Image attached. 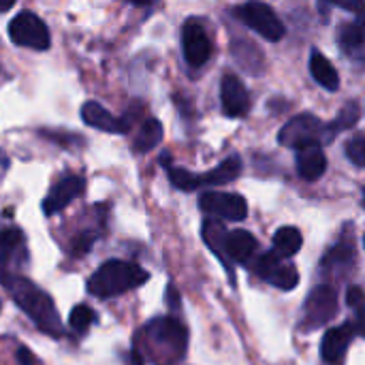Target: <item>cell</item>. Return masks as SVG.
<instances>
[{
	"instance_id": "obj_4",
	"label": "cell",
	"mask_w": 365,
	"mask_h": 365,
	"mask_svg": "<svg viewBox=\"0 0 365 365\" xmlns=\"http://www.w3.org/2000/svg\"><path fill=\"white\" fill-rule=\"evenodd\" d=\"M338 314V293L329 284H319L312 289L304 304V314H302V329L312 331L319 329Z\"/></svg>"
},
{
	"instance_id": "obj_35",
	"label": "cell",
	"mask_w": 365,
	"mask_h": 365,
	"mask_svg": "<svg viewBox=\"0 0 365 365\" xmlns=\"http://www.w3.org/2000/svg\"><path fill=\"white\" fill-rule=\"evenodd\" d=\"M13 0H6V2H0V13H4V11H9V9H13Z\"/></svg>"
},
{
	"instance_id": "obj_30",
	"label": "cell",
	"mask_w": 365,
	"mask_h": 365,
	"mask_svg": "<svg viewBox=\"0 0 365 365\" xmlns=\"http://www.w3.org/2000/svg\"><path fill=\"white\" fill-rule=\"evenodd\" d=\"M92 246H94V235L92 233H79L77 237H73V255L75 257L88 255Z\"/></svg>"
},
{
	"instance_id": "obj_27",
	"label": "cell",
	"mask_w": 365,
	"mask_h": 365,
	"mask_svg": "<svg viewBox=\"0 0 365 365\" xmlns=\"http://www.w3.org/2000/svg\"><path fill=\"white\" fill-rule=\"evenodd\" d=\"M351 263H353V250L346 244H340V246L331 248L325 255V259H323V267L325 269L327 267H331V269H336V267H349Z\"/></svg>"
},
{
	"instance_id": "obj_6",
	"label": "cell",
	"mask_w": 365,
	"mask_h": 365,
	"mask_svg": "<svg viewBox=\"0 0 365 365\" xmlns=\"http://www.w3.org/2000/svg\"><path fill=\"white\" fill-rule=\"evenodd\" d=\"M235 15L242 24H246L250 30L259 32L263 38L267 41H280L284 36V24L280 21V17L272 11V6L263 4V2H246L242 6L235 9Z\"/></svg>"
},
{
	"instance_id": "obj_12",
	"label": "cell",
	"mask_w": 365,
	"mask_h": 365,
	"mask_svg": "<svg viewBox=\"0 0 365 365\" xmlns=\"http://www.w3.org/2000/svg\"><path fill=\"white\" fill-rule=\"evenodd\" d=\"M83 186H86V182H83V178H79V175H68V178L60 180V182L49 190V195L43 199V203H41V205H43V212H45L47 216L62 212L75 197H79V195L83 192Z\"/></svg>"
},
{
	"instance_id": "obj_32",
	"label": "cell",
	"mask_w": 365,
	"mask_h": 365,
	"mask_svg": "<svg viewBox=\"0 0 365 365\" xmlns=\"http://www.w3.org/2000/svg\"><path fill=\"white\" fill-rule=\"evenodd\" d=\"M167 304H169L171 308H180V293L173 289V284L167 287Z\"/></svg>"
},
{
	"instance_id": "obj_1",
	"label": "cell",
	"mask_w": 365,
	"mask_h": 365,
	"mask_svg": "<svg viewBox=\"0 0 365 365\" xmlns=\"http://www.w3.org/2000/svg\"><path fill=\"white\" fill-rule=\"evenodd\" d=\"M0 282L6 287L13 302L34 321V325L41 331H45L47 336H53V338L62 336L60 314L53 306V299L45 291H41L30 280H26L21 276H13V274H0Z\"/></svg>"
},
{
	"instance_id": "obj_7",
	"label": "cell",
	"mask_w": 365,
	"mask_h": 365,
	"mask_svg": "<svg viewBox=\"0 0 365 365\" xmlns=\"http://www.w3.org/2000/svg\"><path fill=\"white\" fill-rule=\"evenodd\" d=\"M148 336H150V342L154 346H158L163 353H169L171 357H182L186 351L188 331L180 321H175L171 317H163L158 321H152L148 325Z\"/></svg>"
},
{
	"instance_id": "obj_8",
	"label": "cell",
	"mask_w": 365,
	"mask_h": 365,
	"mask_svg": "<svg viewBox=\"0 0 365 365\" xmlns=\"http://www.w3.org/2000/svg\"><path fill=\"white\" fill-rule=\"evenodd\" d=\"M199 205L205 214L218 216L225 220L240 222L248 216V203L244 197L235 192H220V190H207L199 197Z\"/></svg>"
},
{
	"instance_id": "obj_10",
	"label": "cell",
	"mask_w": 365,
	"mask_h": 365,
	"mask_svg": "<svg viewBox=\"0 0 365 365\" xmlns=\"http://www.w3.org/2000/svg\"><path fill=\"white\" fill-rule=\"evenodd\" d=\"M182 47H184V58L190 66L199 68L203 66L210 56H212V45L210 38L203 30V26L197 19H188L182 28Z\"/></svg>"
},
{
	"instance_id": "obj_24",
	"label": "cell",
	"mask_w": 365,
	"mask_h": 365,
	"mask_svg": "<svg viewBox=\"0 0 365 365\" xmlns=\"http://www.w3.org/2000/svg\"><path fill=\"white\" fill-rule=\"evenodd\" d=\"M359 118H361V107H359L357 103H349V105L342 107V111L336 115V120L329 124V128H331L334 135H338V133H342V130L353 128V126L359 122Z\"/></svg>"
},
{
	"instance_id": "obj_36",
	"label": "cell",
	"mask_w": 365,
	"mask_h": 365,
	"mask_svg": "<svg viewBox=\"0 0 365 365\" xmlns=\"http://www.w3.org/2000/svg\"><path fill=\"white\" fill-rule=\"evenodd\" d=\"M0 310H2V302H0Z\"/></svg>"
},
{
	"instance_id": "obj_5",
	"label": "cell",
	"mask_w": 365,
	"mask_h": 365,
	"mask_svg": "<svg viewBox=\"0 0 365 365\" xmlns=\"http://www.w3.org/2000/svg\"><path fill=\"white\" fill-rule=\"evenodd\" d=\"M9 36L19 47H30L36 51H43L49 47V30L45 21L32 11H21L11 19Z\"/></svg>"
},
{
	"instance_id": "obj_23",
	"label": "cell",
	"mask_w": 365,
	"mask_h": 365,
	"mask_svg": "<svg viewBox=\"0 0 365 365\" xmlns=\"http://www.w3.org/2000/svg\"><path fill=\"white\" fill-rule=\"evenodd\" d=\"M167 175H169V182L178 188V190H184V192H192L197 188H201V178L199 175H192L190 171L182 169V167H167Z\"/></svg>"
},
{
	"instance_id": "obj_17",
	"label": "cell",
	"mask_w": 365,
	"mask_h": 365,
	"mask_svg": "<svg viewBox=\"0 0 365 365\" xmlns=\"http://www.w3.org/2000/svg\"><path fill=\"white\" fill-rule=\"evenodd\" d=\"M242 173V158L240 156H229L225 158L218 167L201 175V186H222L233 180H237Z\"/></svg>"
},
{
	"instance_id": "obj_26",
	"label": "cell",
	"mask_w": 365,
	"mask_h": 365,
	"mask_svg": "<svg viewBox=\"0 0 365 365\" xmlns=\"http://www.w3.org/2000/svg\"><path fill=\"white\" fill-rule=\"evenodd\" d=\"M21 242L24 235L17 227H9L0 231V265H4L11 259V255L21 246Z\"/></svg>"
},
{
	"instance_id": "obj_28",
	"label": "cell",
	"mask_w": 365,
	"mask_h": 365,
	"mask_svg": "<svg viewBox=\"0 0 365 365\" xmlns=\"http://www.w3.org/2000/svg\"><path fill=\"white\" fill-rule=\"evenodd\" d=\"M92 321H94V312L88 308V306H75L73 310H71V317H68V325H71V329L73 331H77V334H86L88 329H90V325H92Z\"/></svg>"
},
{
	"instance_id": "obj_19",
	"label": "cell",
	"mask_w": 365,
	"mask_h": 365,
	"mask_svg": "<svg viewBox=\"0 0 365 365\" xmlns=\"http://www.w3.org/2000/svg\"><path fill=\"white\" fill-rule=\"evenodd\" d=\"M364 24L361 19H355L351 24H342L338 30V43L349 56H359L364 49Z\"/></svg>"
},
{
	"instance_id": "obj_33",
	"label": "cell",
	"mask_w": 365,
	"mask_h": 365,
	"mask_svg": "<svg viewBox=\"0 0 365 365\" xmlns=\"http://www.w3.org/2000/svg\"><path fill=\"white\" fill-rule=\"evenodd\" d=\"M17 359H19V364L21 365H36L34 364V357H32V353L28 351V349H17Z\"/></svg>"
},
{
	"instance_id": "obj_14",
	"label": "cell",
	"mask_w": 365,
	"mask_h": 365,
	"mask_svg": "<svg viewBox=\"0 0 365 365\" xmlns=\"http://www.w3.org/2000/svg\"><path fill=\"white\" fill-rule=\"evenodd\" d=\"M259 242L250 231L244 229H235V231H227L225 237V255L235 261V263H248L252 259V255L257 252Z\"/></svg>"
},
{
	"instance_id": "obj_20",
	"label": "cell",
	"mask_w": 365,
	"mask_h": 365,
	"mask_svg": "<svg viewBox=\"0 0 365 365\" xmlns=\"http://www.w3.org/2000/svg\"><path fill=\"white\" fill-rule=\"evenodd\" d=\"M265 282H269L272 287L280 291H293L299 284V272L293 263H289L287 259H280L276 267L269 272V276L265 278Z\"/></svg>"
},
{
	"instance_id": "obj_34",
	"label": "cell",
	"mask_w": 365,
	"mask_h": 365,
	"mask_svg": "<svg viewBox=\"0 0 365 365\" xmlns=\"http://www.w3.org/2000/svg\"><path fill=\"white\" fill-rule=\"evenodd\" d=\"M126 361H128V365H143V364H145L143 355H141V353H139L137 349H133V351L128 353V359H126Z\"/></svg>"
},
{
	"instance_id": "obj_31",
	"label": "cell",
	"mask_w": 365,
	"mask_h": 365,
	"mask_svg": "<svg viewBox=\"0 0 365 365\" xmlns=\"http://www.w3.org/2000/svg\"><path fill=\"white\" fill-rule=\"evenodd\" d=\"M346 304L349 308H353L355 312H361V306H364V291L359 287H351L349 293H346Z\"/></svg>"
},
{
	"instance_id": "obj_3",
	"label": "cell",
	"mask_w": 365,
	"mask_h": 365,
	"mask_svg": "<svg viewBox=\"0 0 365 365\" xmlns=\"http://www.w3.org/2000/svg\"><path fill=\"white\" fill-rule=\"evenodd\" d=\"M336 135L331 133L329 124L312 113H299L291 118L278 133V141L291 150H308V148H323L331 143Z\"/></svg>"
},
{
	"instance_id": "obj_22",
	"label": "cell",
	"mask_w": 365,
	"mask_h": 365,
	"mask_svg": "<svg viewBox=\"0 0 365 365\" xmlns=\"http://www.w3.org/2000/svg\"><path fill=\"white\" fill-rule=\"evenodd\" d=\"M163 133H165V130H163V124H160L156 118H148V120L141 124V130H139V135H137V139H135V143H133V150L139 152V154H145V152L154 150V148L160 143Z\"/></svg>"
},
{
	"instance_id": "obj_11",
	"label": "cell",
	"mask_w": 365,
	"mask_h": 365,
	"mask_svg": "<svg viewBox=\"0 0 365 365\" xmlns=\"http://www.w3.org/2000/svg\"><path fill=\"white\" fill-rule=\"evenodd\" d=\"M220 103L227 118H242L250 109V94L237 75H225L220 83Z\"/></svg>"
},
{
	"instance_id": "obj_29",
	"label": "cell",
	"mask_w": 365,
	"mask_h": 365,
	"mask_svg": "<svg viewBox=\"0 0 365 365\" xmlns=\"http://www.w3.org/2000/svg\"><path fill=\"white\" fill-rule=\"evenodd\" d=\"M346 156H349V160L355 165V167H359V169H364L365 167V137L359 133V135H355L349 143H346Z\"/></svg>"
},
{
	"instance_id": "obj_18",
	"label": "cell",
	"mask_w": 365,
	"mask_h": 365,
	"mask_svg": "<svg viewBox=\"0 0 365 365\" xmlns=\"http://www.w3.org/2000/svg\"><path fill=\"white\" fill-rule=\"evenodd\" d=\"M302 231L295 227H282L274 233V252L280 259H291L293 255H297L302 250Z\"/></svg>"
},
{
	"instance_id": "obj_13",
	"label": "cell",
	"mask_w": 365,
	"mask_h": 365,
	"mask_svg": "<svg viewBox=\"0 0 365 365\" xmlns=\"http://www.w3.org/2000/svg\"><path fill=\"white\" fill-rule=\"evenodd\" d=\"M81 120L88 126H92L96 130H103V133H120V135H126L130 130V126L122 118H115L109 109H105L96 101L83 103V107H81Z\"/></svg>"
},
{
	"instance_id": "obj_25",
	"label": "cell",
	"mask_w": 365,
	"mask_h": 365,
	"mask_svg": "<svg viewBox=\"0 0 365 365\" xmlns=\"http://www.w3.org/2000/svg\"><path fill=\"white\" fill-rule=\"evenodd\" d=\"M250 56L263 60V58H261V51H259L252 43H248V41H235V43H233V58L237 60V64H242L244 68H248L250 73L257 75V68H261V66L255 64V62L250 60Z\"/></svg>"
},
{
	"instance_id": "obj_21",
	"label": "cell",
	"mask_w": 365,
	"mask_h": 365,
	"mask_svg": "<svg viewBox=\"0 0 365 365\" xmlns=\"http://www.w3.org/2000/svg\"><path fill=\"white\" fill-rule=\"evenodd\" d=\"M225 237H227V229L222 222H216V220H205L203 222V240L207 244L210 250H214V255L227 265V255H225ZM229 274H233L231 265H227Z\"/></svg>"
},
{
	"instance_id": "obj_9",
	"label": "cell",
	"mask_w": 365,
	"mask_h": 365,
	"mask_svg": "<svg viewBox=\"0 0 365 365\" xmlns=\"http://www.w3.org/2000/svg\"><path fill=\"white\" fill-rule=\"evenodd\" d=\"M355 336H361V327L357 323H342L340 327L327 329L321 342V357L327 365L340 364L353 342Z\"/></svg>"
},
{
	"instance_id": "obj_15",
	"label": "cell",
	"mask_w": 365,
	"mask_h": 365,
	"mask_svg": "<svg viewBox=\"0 0 365 365\" xmlns=\"http://www.w3.org/2000/svg\"><path fill=\"white\" fill-rule=\"evenodd\" d=\"M327 171V156L323 148H308L297 152V173L306 182H317Z\"/></svg>"
},
{
	"instance_id": "obj_2",
	"label": "cell",
	"mask_w": 365,
	"mask_h": 365,
	"mask_svg": "<svg viewBox=\"0 0 365 365\" xmlns=\"http://www.w3.org/2000/svg\"><path fill=\"white\" fill-rule=\"evenodd\" d=\"M148 272L137 263L111 259L92 274V278L88 280V291L94 297L109 299L141 287L143 282H148Z\"/></svg>"
},
{
	"instance_id": "obj_16",
	"label": "cell",
	"mask_w": 365,
	"mask_h": 365,
	"mask_svg": "<svg viewBox=\"0 0 365 365\" xmlns=\"http://www.w3.org/2000/svg\"><path fill=\"white\" fill-rule=\"evenodd\" d=\"M310 75L325 88L336 92L340 88V75L336 71V66L331 64L329 58H325L319 49H312L310 53Z\"/></svg>"
}]
</instances>
